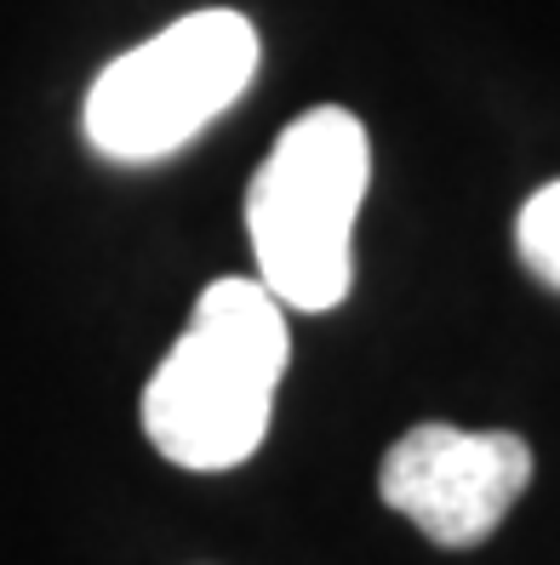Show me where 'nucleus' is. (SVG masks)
I'll return each instance as SVG.
<instances>
[{
  "label": "nucleus",
  "instance_id": "obj_4",
  "mask_svg": "<svg viewBox=\"0 0 560 565\" xmlns=\"http://www.w3.org/2000/svg\"><path fill=\"white\" fill-rule=\"evenodd\" d=\"M532 486V446L509 428L418 423L383 451L378 497L441 548H475Z\"/></svg>",
  "mask_w": 560,
  "mask_h": 565
},
{
  "label": "nucleus",
  "instance_id": "obj_2",
  "mask_svg": "<svg viewBox=\"0 0 560 565\" xmlns=\"http://www.w3.org/2000/svg\"><path fill=\"white\" fill-rule=\"evenodd\" d=\"M372 183V138L349 109L298 115L246 189L257 280L281 309L326 315L355 286V217Z\"/></svg>",
  "mask_w": 560,
  "mask_h": 565
},
{
  "label": "nucleus",
  "instance_id": "obj_5",
  "mask_svg": "<svg viewBox=\"0 0 560 565\" xmlns=\"http://www.w3.org/2000/svg\"><path fill=\"white\" fill-rule=\"evenodd\" d=\"M515 246H520V263H526V269H532L543 286L560 291V183H543L532 201L520 206Z\"/></svg>",
  "mask_w": 560,
  "mask_h": 565
},
{
  "label": "nucleus",
  "instance_id": "obj_1",
  "mask_svg": "<svg viewBox=\"0 0 560 565\" xmlns=\"http://www.w3.org/2000/svg\"><path fill=\"white\" fill-rule=\"evenodd\" d=\"M286 354L292 331L275 291L241 275L212 280L144 388L149 446L194 475L241 469L270 435Z\"/></svg>",
  "mask_w": 560,
  "mask_h": 565
},
{
  "label": "nucleus",
  "instance_id": "obj_3",
  "mask_svg": "<svg viewBox=\"0 0 560 565\" xmlns=\"http://www.w3.org/2000/svg\"><path fill=\"white\" fill-rule=\"evenodd\" d=\"M252 18L207 7L167 23L155 41L120 52L86 92V138L109 160H167L207 131L257 75Z\"/></svg>",
  "mask_w": 560,
  "mask_h": 565
}]
</instances>
